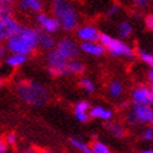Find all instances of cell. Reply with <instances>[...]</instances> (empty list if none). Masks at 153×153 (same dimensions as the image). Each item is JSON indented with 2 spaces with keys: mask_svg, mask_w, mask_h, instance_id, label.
I'll list each match as a JSON object with an SVG mask.
<instances>
[{
  "mask_svg": "<svg viewBox=\"0 0 153 153\" xmlns=\"http://www.w3.org/2000/svg\"><path fill=\"white\" fill-rule=\"evenodd\" d=\"M48 61H49V71L51 72V75L57 76L68 72V61H70V59L64 56L57 49L49 53Z\"/></svg>",
  "mask_w": 153,
  "mask_h": 153,
  "instance_id": "cell-4",
  "label": "cell"
},
{
  "mask_svg": "<svg viewBox=\"0 0 153 153\" xmlns=\"http://www.w3.org/2000/svg\"><path fill=\"white\" fill-rule=\"evenodd\" d=\"M39 42L41 44V46L46 50L52 49L55 46V40H53V37H51L46 33H39Z\"/></svg>",
  "mask_w": 153,
  "mask_h": 153,
  "instance_id": "cell-14",
  "label": "cell"
},
{
  "mask_svg": "<svg viewBox=\"0 0 153 153\" xmlns=\"http://www.w3.org/2000/svg\"><path fill=\"white\" fill-rule=\"evenodd\" d=\"M140 56H141V59L144 61V62H147L149 66L153 67V56L152 55H149V53L144 52V51H140Z\"/></svg>",
  "mask_w": 153,
  "mask_h": 153,
  "instance_id": "cell-25",
  "label": "cell"
},
{
  "mask_svg": "<svg viewBox=\"0 0 153 153\" xmlns=\"http://www.w3.org/2000/svg\"><path fill=\"white\" fill-rule=\"evenodd\" d=\"M76 117H77L81 122H86L87 121V116L85 112H76Z\"/></svg>",
  "mask_w": 153,
  "mask_h": 153,
  "instance_id": "cell-30",
  "label": "cell"
},
{
  "mask_svg": "<svg viewBox=\"0 0 153 153\" xmlns=\"http://www.w3.org/2000/svg\"><path fill=\"white\" fill-rule=\"evenodd\" d=\"M39 42V33L33 29L21 27L18 34H15L7 41V48L14 53H29L31 52Z\"/></svg>",
  "mask_w": 153,
  "mask_h": 153,
  "instance_id": "cell-1",
  "label": "cell"
},
{
  "mask_svg": "<svg viewBox=\"0 0 153 153\" xmlns=\"http://www.w3.org/2000/svg\"><path fill=\"white\" fill-rule=\"evenodd\" d=\"M52 9L60 25L65 30L70 31L77 25V11L68 0H53Z\"/></svg>",
  "mask_w": 153,
  "mask_h": 153,
  "instance_id": "cell-2",
  "label": "cell"
},
{
  "mask_svg": "<svg viewBox=\"0 0 153 153\" xmlns=\"http://www.w3.org/2000/svg\"><path fill=\"white\" fill-rule=\"evenodd\" d=\"M14 0H1V3H11Z\"/></svg>",
  "mask_w": 153,
  "mask_h": 153,
  "instance_id": "cell-36",
  "label": "cell"
},
{
  "mask_svg": "<svg viewBox=\"0 0 153 153\" xmlns=\"http://www.w3.org/2000/svg\"><path fill=\"white\" fill-rule=\"evenodd\" d=\"M131 122H153V110L148 105H136Z\"/></svg>",
  "mask_w": 153,
  "mask_h": 153,
  "instance_id": "cell-6",
  "label": "cell"
},
{
  "mask_svg": "<svg viewBox=\"0 0 153 153\" xmlns=\"http://www.w3.org/2000/svg\"><path fill=\"white\" fill-rule=\"evenodd\" d=\"M81 49L87 52L91 53V55H102L105 52V48L101 46V45H97V44H92V42H85L81 45Z\"/></svg>",
  "mask_w": 153,
  "mask_h": 153,
  "instance_id": "cell-12",
  "label": "cell"
},
{
  "mask_svg": "<svg viewBox=\"0 0 153 153\" xmlns=\"http://www.w3.org/2000/svg\"><path fill=\"white\" fill-rule=\"evenodd\" d=\"M91 149H92V152L95 153H108L110 149L107 146H105L103 143L101 142H95L92 143V146H91Z\"/></svg>",
  "mask_w": 153,
  "mask_h": 153,
  "instance_id": "cell-19",
  "label": "cell"
},
{
  "mask_svg": "<svg viewBox=\"0 0 153 153\" xmlns=\"http://www.w3.org/2000/svg\"><path fill=\"white\" fill-rule=\"evenodd\" d=\"M25 61H26L25 53H14L13 56H10L9 59L6 60V64L13 66V67H16L19 65H22Z\"/></svg>",
  "mask_w": 153,
  "mask_h": 153,
  "instance_id": "cell-16",
  "label": "cell"
},
{
  "mask_svg": "<svg viewBox=\"0 0 153 153\" xmlns=\"http://www.w3.org/2000/svg\"><path fill=\"white\" fill-rule=\"evenodd\" d=\"M13 9L7 5V3H1L0 6V16H11Z\"/></svg>",
  "mask_w": 153,
  "mask_h": 153,
  "instance_id": "cell-23",
  "label": "cell"
},
{
  "mask_svg": "<svg viewBox=\"0 0 153 153\" xmlns=\"http://www.w3.org/2000/svg\"><path fill=\"white\" fill-rule=\"evenodd\" d=\"M108 128H110V132L116 137H123V134H125V132H123L125 129L118 125H111V126H108Z\"/></svg>",
  "mask_w": 153,
  "mask_h": 153,
  "instance_id": "cell-20",
  "label": "cell"
},
{
  "mask_svg": "<svg viewBox=\"0 0 153 153\" xmlns=\"http://www.w3.org/2000/svg\"><path fill=\"white\" fill-rule=\"evenodd\" d=\"M71 143H72V146H74V147L79 148L80 151L85 152V153H90V152H92V149L88 148V147L86 146V144H83L82 142H80V141H77V140H71Z\"/></svg>",
  "mask_w": 153,
  "mask_h": 153,
  "instance_id": "cell-22",
  "label": "cell"
},
{
  "mask_svg": "<svg viewBox=\"0 0 153 153\" xmlns=\"http://www.w3.org/2000/svg\"><path fill=\"white\" fill-rule=\"evenodd\" d=\"M152 90H153V87H152Z\"/></svg>",
  "mask_w": 153,
  "mask_h": 153,
  "instance_id": "cell-37",
  "label": "cell"
},
{
  "mask_svg": "<svg viewBox=\"0 0 153 153\" xmlns=\"http://www.w3.org/2000/svg\"><path fill=\"white\" fill-rule=\"evenodd\" d=\"M110 94L113 97H118L122 94V85L120 82L114 81V82L111 83V85H110Z\"/></svg>",
  "mask_w": 153,
  "mask_h": 153,
  "instance_id": "cell-18",
  "label": "cell"
},
{
  "mask_svg": "<svg viewBox=\"0 0 153 153\" xmlns=\"http://www.w3.org/2000/svg\"><path fill=\"white\" fill-rule=\"evenodd\" d=\"M21 7L22 9L33 10V11H40L42 9V5L40 0H22Z\"/></svg>",
  "mask_w": 153,
  "mask_h": 153,
  "instance_id": "cell-15",
  "label": "cell"
},
{
  "mask_svg": "<svg viewBox=\"0 0 153 153\" xmlns=\"http://www.w3.org/2000/svg\"><path fill=\"white\" fill-rule=\"evenodd\" d=\"M143 138L147 140V141L153 140V129L152 128H147L146 129V132H144V134H143Z\"/></svg>",
  "mask_w": 153,
  "mask_h": 153,
  "instance_id": "cell-28",
  "label": "cell"
},
{
  "mask_svg": "<svg viewBox=\"0 0 153 153\" xmlns=\"http://www.w3.org/2000/svg\"><path fill=\"white\" fill-rule=\"evenodd\" d=\"M80 85L85 88L87 92H94L95 91V86H94V83L91 82L90 80H87V79H82L81 81H80Z\"/></svg>",
  "mask_w": 153,
  "mask_h": 153,
  "instance_id": "cell-24",
  "label": "cell"
},
{
  "mask_svg": "<svg viewBox=\"0 0 153 153\" xmlns=\"http://www.w3.org/2000/svg\"><path fill=\"white\" fill-rule=\"evenodd\" d=\"M0 152H1V153L6 152V143H5V141H1V143H0Z\"/></svg>",
  "mask_w": 153,
  "mask_h": 153,
  "instance_id": "cell-32",
  "label": "cell"
},
{
  "mask_svg": "<svg viewBox=\"0 0 153 153\" xmlns=\"http://www.w3.org/2000/svg\"><path fill=\"white\" fill-rule=\"evenodd\" d=\"M133 102L136 105H152L153 103V90L147 87H140L133 91Z\"/></svg>",
  "mask_w": 153,
  "mask_h": 153,
  "instance_id": "cell-8",
  "label": "cell"
},
{
  "mask_svg": "<svg viewBox=\"0 0 153 153\" xmlns=\"http://www.w3.org/2000/svg\"><path fill=\"white\" fill-rule=\"evenodd\" d=\"M106 48L108 49V51L114 56H121V55H125V56H128V57L133 56V51L131 50V48H128L126 44L121 42L118 40L112 39L111 42L107 45Z\"/></svg>",
  "mask_w": 153,
  "mask_h": 153,
  "instance_id": "cell-7",
  "label": "cell"
},
{
  "mask_svg": "<svg viewBox=\"0 0 153 153\" xmlns=\"http://www.w3.org/2000/svg\"><path fill=\"white\" fill-rule=\"evenodd\" d=\"M111 40H112V39H111L108 35H106V34H101V35H100V41L102 42L103 46H107V45L111 42Z\"/></svg>",
  "mask_w": 153,
  "mask_h": 153,
  "instance_id": "cell-27",
  "label": "cell"
},
{
  "mask_svg": "<svg viewBox=\"0 0 153 153\" xmlns=\"http://www.w3.org/2000/svg\"><path fill=\"white\" fill-rule=\"evenodd\" d=\"M57 50L62 53L64 56H66L70 60L72 57L79 56V51H77V48H76L75 42L68 40V39H64L62 41H60L59 45H57Z\"/></svg>",
  "mask_w": 153,
  "mask_h": 153,
  "instance_id": "cell-9",
  "label": "cell"
},
{
  "mask_svg": "<svg viewBox=\"0 0 153 153\" xmlns=\"http://www.w3.org/2000/svg\"><path fill=\"white\" fill-rule=\"evenodd\" d=\"M148 80L153 83V68H152V70L149 71V74H148Z\"/></svg>",
  "mask_w": 153,
  "mask_h": 153,
  "instance_id": "cell-34",
  "label": "cell"
},
{
  "mask_svg": "<svg viewBox=\"0 0 153 153\" xmlns=\"http://www.w3.org/2000/svg\"><path fill=\"white\" fill-rule=\"evenodd\" d=\"M146 1H147V0H134V3H136L137 5H140V6L146 5Z\"/></svg>",
  "mask_w": 153,
  "mask_h": 153,
  "instance_id": "cell-33",
  "label": "cell"
},
{
  "mask_svg": "<svg viewBox=\"0 0 153 153\" xmlns=\"http://www.w3.org/2000/svg\"><path fill=\"white\" fill-rule=\"evenodd\" d=\"M20 25L13 19V16H1L0 19V39L9 40L15 34L19 33Z\"/></svg>",
  "mask_w": 153,
  "mask_h": 153,
  "instance_id": "cell-5",
  "label": "cell"
},
{
  "mask_svg": "<svg viewBox=\"0 0 153 153\" xmlns=\"http://www.w3.org/2000/svg\"><path fill=\"white\" fill-rule=\"evenodd\" d=\"M90 116L94 118H103V120H110L112 113L108 110H105L102 107H95V108L91 110Z\"/></svg>",
  "mask_w": 153,
  "mask_h": 153,
  "instance_id": "cell-13",
  "label": "cell"
},
{
  "mask_svg": "<svg viewBox=\"0 0 153 153\" xmlns=\"http://www.w3.org/2000/svg\"><path fill=\"white\" fill-rule=\"evenodd\" d=\"M143 153H153V149H146V151H142Z\"/></svg>",
  "mask_w": 153,
  "mask_h": 153,
  "instance_id": "cell-35",
  "label": "cell"
},
{
  "mask_svg": "<svg viewBox=\"0 0 153 153\" xmlns=\"http://www.w3.org/2000/svg\"><path fill=\"white\" fill-rule=\"evenodd\" d=\"M100 35L101 34H98V31L95 27H91V26L81 27L79 30V37L85 41H97L100 40Z\"/></svg>",
  "mask_w": 153,
  "mask_h": 153,
  "instance_id": "cell-11",
  "label": "cell"
},
{
  "mask_svg": "<svg viewBox=\"0 0 153 153\" xmlns=\"http://www.w3.org/2000/svg\"><path fill=\"white\" fill-rule=\"evenodd\" d=\"M88 107H90V105L87 102L82 101V102L76 105V112H86L88 110Z\"/></svg>",
  "mask_w": 153,
  "mask_h": 153,
  "instance_id": "cell-26",
  "label": "cell"
},
{
  "mask_svg": "<svg viewBox=\"0 0 153 153\" xmlns=\"http://www.w3.org/2000/svg\"><path fill=\"white\" fill-rule=\"evenodd\" d=\"M85 71V66H83L79 61H70L68 62V72L74 74H82Z\"/></svg>",
  "mask_w": 153,
  "mask_h": 153,
  "instance_id": "cell-17",
  "label": "cell"
},
{
  "mask_svg": "<svg viewBox=\"0 0 153 153\" xmlns=\"http://www.w3.org/2000/svg\"><path fill=\"white\" fill-rule=\"evenodd\" d=\"M37 21L41 24V26L46 30L48 33H53V31H57V29L60 26V21L57 19H53V18H48L46 15H37Z\"/></svg>",
  "mask_w": 153,
  "mask_h": 153,
  "instance_id": "cell-10",
  "label": "cell"
},
{
  "mask_svg": "<svg viewBox=\"0 0 153 153\" xmlns=\"http://www.w3.org/2000/svg\"><path fill=\"white\" fill-rule=\"evenodd\" d=\"M131 31H132V27H131V25H129L128 22H122V24L120 25V34H121V36L126 37V36H128L129 34H131Z\"/></svg>",
  "mask_w": 153,
  "mask_h": 153,
  "instance_id": "cell-21",
  "label": "cell"
},
{
  "mask_svg": "<svg viewBox=\"0 0 153 153\" xmlns=\"http://www.w3.org/2000/svg\"><path fill=\"white\" fill-rule=\"evenodd\" d=\"M146 26L151 30V31H153V15H148L146 18Z\"/></svg>",
  "mask_w": 153,
  "mask_h": 153,
  "instance_id": "cell-29",
  "label": "cell"
},
{
  "mask_svg": "<svg viewBox=\"0 0 153 153\" xmlns=\"http://www.w3.org/2000/svg\"><path fill=\"white\" fill-rule=\"evenodd\" d=\"M7 142H9L10 144L15 143V136H14V133H10L9 136H7Z\"/></svg>",
  "mask_w": 153,
  "mask_h": 153,
  "instance_id": "cell-31",
  "label": "cell"
},
{
  "mask_svg": "<svg viewBox=\"0 0 153 153\" xmlns=\"http://www.w3.org/2000/svg\"><path fill=\"white\" fill-rule=\"evenodd\" d=\"M18 94L24 101L40 106L48 101V92L42 86L35 82H21L18 86Z\"/></svg>",
  "mask_w": 153,
  "mask_h": 153,
  "instance_id": "cell-3",
  "label": "cell"
}]
</instances>
